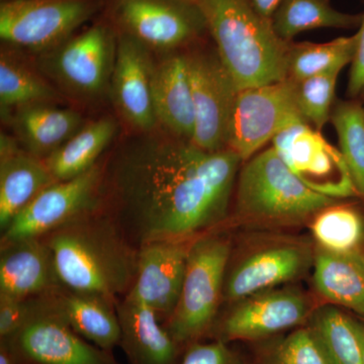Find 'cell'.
<instances>
[{"mask_svg": "<svg viewBox=\"0 0 364 364\" xmlns=\"http://www.w3.org/2000/svg\"><path fill=\"white\" fill-rule=\"evenodd\" d=\"M154 67L148 47L130 33L119 35L109 86L112 100L124 121L145 133L157 123L152 102Z\"/></svg>", "mask_w": 364, "mask_h": 364, "instance_id": "e0dca14e", "label": "cell"}, {"mask_svg": "<svg viewBox=\"0 0 364 364\" xmlns=\"http://www.w3.org/2000/svg\"><path fill=\"white\" fill-rule=\"evenodd\" d=\"M354 256H355L356 258L359 261H360L361 263H363V265L364 267V244L361 247H359L358 250L355 251V252L352 253Z\"/></svg>", "mask_w": 364, "mask_h": 364, "instance_id": "ab89813d", "label": "cell"}, {"mask_svg": "<svg viewBox=\"0 0 364 364\" xmlns=\"http://www.w3.org/2000/svg\"><path fill=\"white\" fill-rule=\"evenodd\" d=\"M188 1L196 2V0H188Z\"/></svg>", "mask_w": 364, "mask_h": 364, "instance_id": "b9f144b4", "label": "cell"}, {"mask_svg": "<svg viewBox=\"0 0 364 364\" xmlns=\"http://www.w3.org/2000/svg\"><path fill=\"white\" fill-rule=\"evenodd\" d=\"M363 14L341 13L330 0H282L272 18L273 30L280 39L293 42L299 33L316 28H355Z\"/></svg>", "mask_w": 364, "mask_h": 364, "instance_id": "484cf974", "label": "cell"}, {"mask_svg": "<svg viewBox=\"0 0 364 364\" xmlns=\"http://www.w3.org/2000/svg\"><path fill=\"white\" fill-rule=\"evenodd\" d=\"M339 150L358 196L364 200V107L359 98L335 102L331 119Z\"/></svg>", "mask_w": 364, "mask_h": 364, "instance_id": "f546056e", "label": "cell"}, {"mask_svg": "<svg viewBox=\"0 0 364 364\" xmlns=\"http://www.w3.org/2000/svg\"><path fill=\"white\" fill-rule=\"evenodd\" d=\"M215 51L238 90L287 79L291 42L280 39L272 21L249 0H196Z\"/></svg>", "mask_w": 364, "mask_h": 364, "instance_id": "3957f363", "label": "cell"}, {"mask_svg": "<svg viewBox=\"0 0 364 364\" xmlns=\"http://www.w3.org/2000/svg\"><path fill=\"white\" fill-rule=\"evenodd\" d=\"M358 49V33L322 44L291 42L287 54V78L299 81L318 74L342 70L353 62Z\"/></svg>", "mask_w": 364, "mask_h": 364, "instance_id": "4316f807", "label": "cell"}, {"mask_svg": "<svg viewBox=\"0 0 364 364\" xmlns=\"http://www.w3.org/2000/svg\"><path fill=\"white\" fill-rule=\"evenodd\" d=\"M117 133L112 117L85 124L44 161L57 181H70L92 168Z\"/></svg>", "mask_w": 364, "mask_h": 364, "instance_id": "d4e9b609", "label": "cell"}, {"mask_svg": "<svg viewBox=\"0 0 364 364\" xmlns=\"http://www.w3.org/2000/svg\"><path fill=\"white\" fill-rule=\"evenodd\" d=\"M358 35V53L351 63L348 86H347V95L349 98H360L364 91V13Z\"/></svg>", "mask_w": 364, "mask_h": 364, "instance_id": "d590c367", "label": "cell"}, {"mask_svg": "<svg viewBox=\"0 0 364 364\" xmlns=\"http://www.w3.org/2000/svg\"><path fill=\"white\" fill-rule=\"evenodd\" d=\"M354 327H355L356 334H358L359 344H360L361 353H363V360L364 364V326L359 324L354 321Z\"/></svg>", "mask_w": 364, "mask_h": 364, "instance_id": "f35d334b", "label": "cell"}, {"mask_svg": "<svg viewBox=\"0 0 364 364\" xmlns=\"http://www.w3.org/2000/svg\"><path fill=\"white\" fill-rule=\"evenodd\" d=\"M299 123L306 121L291 79L239 90L227 148L246 162L280 132Z\"/></svg>", "mask_w": 364, "mask_h": 364, "instance_id": "52a82bcc", "label": "cell"}, {"mask_svg": "<svg viewBox=\"0 0 364 364\" xmlns=\"http://www.w3.org/2000/svg\"><path fill=\"white\" fill-rule=\"evenodd\" d=\"M241 158L177 136L136 138L105 162L102 212L136 249L195 239L226 220Z\"/></svg>", "mask_w": 364, "mask_h": 364, "instance_id": "6da1fadb", "label": "cell"}, {"mask_svg": "<svg viewBox=\"0 0 364 364\" xmlns=\"http://www.w3.org/2000/svg\"><path fill=\"white\" fill-rule=\"evenodd\" d=\"M0 364H18L13 349L4 339H0Z\"/></svg>", "mask_w": 364, "mask_h": 364, "instance_id": "74e56055", "label": "cell"}, {"mask_svg": "<svg viewBox=\"0 0 364 364\" xmlns=\"http://www.w3.org/2000/svg\"><path fill=\"white\" fill-rule=\"evenodd\" d=\"M32 305L33 299H18L0 294V339L11 336L25 324Z\"/></svg>", "mask_w": 364, "mask_h": 364, "instance_id": "e575fe53", "label": "cell"}, {"mask_svg": "<svg viewBox=\"0 0 364 364\" xmlns=\"http://www.w3.org/2000/svg\"><path fill=\"white\" fill-rule=\"evenodd\" d=\"M218 318L212 336L229 343L236 340L255 341L289 328L308 323L314 312L303 294L293 289L263 291L234 303Z\"/></svg>", "mask_w": 364, "mask_h": 364, "instance_id": "5bb4252c", "label": "cell"}, {"mask_svg": "<svg viewBox=\"0 0 364 364\" xmlns=\"http://www.w3.org/2000/svg\"><path fill=\"white\" fill-rule=\"evenodd\" d=\"M11 123L21 147L43 160L85 126L79 112L47 102L18 107Z\"/></svg>", "mask_w": 364, "mask_h": 364, "instance_id": "603a6c76", "label": "cell"}, {"mask_svg": "<svg viewBox=\"0 0 364 364\" xmlns=\"http://www.w3.org/2000/svg\"><path fill=\"white\" fill-rule=\"evenodd\" d=\"M46 294L55 310L81 337L107 350L119 346L121 326L117 301L74 291L63 284Z\"/></svg>", "mask_w": 364, "mask_h": 364, "instance_id": "44dd1931", "label": "cell"}, {"mask_svg": "<svg viewBox=\"0 0 364 364\" xmlns=\"http://www.w3.org/2000/svg\"><path fill=\"white\" fill-rule=\"evenodd\" d=\"M2 1H6V0H2Z\"/></svg>", "mask_w": 364, "mask_h": 364, "instance_id": "7bdbcfd3", "label": "cell"}, {"mask_svg": "<svg viewBox=\"0 0 364 364\" xmlns=\"http://www.w3.org/2000/svg\"><path fill=\"white\" fill-rule=\"evenodd\" d=\"M60 284L54 256L43 237L0 243V294L35 299Z\"/></svg>", "mask_w": 364, "mask_h": 364, "instance_id": "ac0fdd59", "label": "cell"}, {"mask_svg": "<svg viewBox=\"0 0 364 364\" xmlns=\"http://www.w3.org/2000/svg\"><path fill=\"white\" fill-rule=\"evenodd\" d=\"M272 147L304 183L318 193L343 200L358 196L341 152L306 123L280 132Z\"/></svg>", "mask_w": 364, "mask_h": 364, "instance_id": "8fae6325", "label": "cell"}, {"mask_svg": "<svg viewBox=\"0 0 364 364\" xmlns=\"http://www.w3.org/2000/svg\"><path fill=\"white\" fill-rule=\"evenodd\" d=\"M359 100H361V102H363V107H364V91H363V95H361L360 98H359Z\"/></svg>", "mask_w": 364, "mask_h": 364, "instance_id": "60d3db41", "label": "cell"}, {"mask_svg": "<svg viewBox=\"0 0 364 364\" xmlns=\"http://www.w3.org/2000/svg\"><path fill=\"white\" fill-rule=\"evenodd\" d=\"M341 70L327 72L294 81L296 102L306 123L320 131L331 119L335 91Z\"/></svg>", "mask_w": 364, "mask_h": 364, "instance_id": "1f68e13d", "label": "cell"}, {"mask_svg": "<svg viewBox=\"0 0 364 364\" xmlns=\"http://www.w3.org/2000/svg\"><path fill=\"white\" fill-rule=\"evenodd\" d=\"M51 249L60 282L74 291L117 301L138 272L139 249L102 210L43 237Z\"/></svg>", "mask_w": 364, "mask_h": 364, "instance_id": "7a4b0ae2", "label": "cell"}, {"mask_svg": "<svg viewBox=\"0 0 364 364\" xmlns=\"http://www.w3.org/2000/svg\"><path fill=\"white\" fill-rule=\"evenodd\" d=\"M306 326L330 364H363L354 320L341 311L322 306L314 311Z\"/></svg>", "mask_w": 364, "mask_h": 364, "instance_id": "83f0119b", "label": "cell"}, {"mask_svg": "<svg viewBox=\"0 0 364 364\" xmlns=\"http://www.w3.org/2000/svg\"><path fill=\"white\" fill-rule=\"evenodd\" d=\"M57 182L44 160L23 149L18 140L0 138V230L48 186Z\"/></svg>", "mask_w": 364, "mask_h": 364, "instance_id": "ffe728a7", "label": "cell"}, {"mask_svg": "<svg viewBox=\"0 0 364 364\" xmlns=\"http://www.w3.org/2000/svg\"><path fill=\"white\" fill-rule=\"evenodd\" d=\"M6 340L18 364H122L112 350L81 337L55 310L47 294L33 299L32 311Z\"/></svg>", "mask_w": 364, "mask_h": 364, "instance_id": "8992f818", "label": "cell"}, {"mask_svg": "<svg viewBox=\"0 0 364 364\" xmlns=\"http://www.w3.org/2000/svg\"><path fill=\"white\" fill-rule=\"evenodd\" d=\"M93 11L90 0H6L0 6V37L33 51H51Z\"/></svg>", "mask_w": 364, "mask_h": 364, "instance_id": "9c48e42d", "label": "cell"}, {"mask_svg": "<svg viewBox=\"0 0 364 364\" xmlns=\"http://www.w3.org/2000/svg\"><path fill=\"white\" fill-rule=\"evenodd\" d=\"M119 23L146 47L177 49L208 32L200 6L188 0H119Z\"/></svg>", "mask_w": 364, "mask_h": 364, "instance_id": "4fadbf2b", "label": "cell"}, {"mask_svg": "<svg viewBox=\"0 0 364 364\" xmlns=\"http://www.w3.org/2000/svg\"><path fill=\"white\" fill-rule=\"evenodd\" d=\"M181 364H242L240 359L225 342H198L184 351Z\"/></svg>", "mask_w": 364, "mask_h": 364, "instance_id": "836d02e7", "label": "cell"}, {"mask_svg": "<svg viewBox=\"0 0 364 364\" xmlns=\"http://www.w3.org/2000/svg\"><path fill=\"white\" fill-rule=\"evenodd\" d=\"M314 252L298 242L269 244L228 264L224 301L236 303L251 294L298 279L314 262Z\"/></svg>", "mask_w": 364, "mask_h": 364, "instance_id": "9a60e30c", "label": "cell"}, {"mask_svg": "<svg viewBox=\"0 0 364 364\" xmlns=\"http://www.w3.org/2000/svg\"><path fill=\"white\" fill-rule=\"evenodd\" d=\"M122 347L130 364H181L184 350L156 314L131 294L117 299Z\"/></svg>", "mask_w": 364, "mask_h": 364, "instance_id": "d6986e66", "label": "cell"}, {"mask_svg": "<svg viewBox=\"0 0 364 364\" xmlns=\"http://www.w3.org/2000/svg\"><path fill=\"white\" fill-rule=\"evenodd\" d=\"M196 239L151 242L139 249L138 272L128 294L149 306L162 324L178 303Z\"/></svg>", "mask_w": 364, "mask_h": 364, "instance_id": "2e32d148", "label": "cell"}, {"mask_svg": "<svg viewBox=\"0 0 364 364\" xmlns=\"http://www.w3.org/2000/svg\"><path fill=\"white\" fill-rule=\"evenodd\" d=\"M312 232L318 247L351 254L364 244V218L358 208L334 203L313 218Z\"/></svg>", "mask_w": 364, "mask_h": 364, "instance_id": "f1b7e54d", "label": "cell"}, {"mask_svg": "<svg viewBox=\"0 0 364 364\" xmlns=\"http://www.w3.org/2000/svg\"><path fill=\"white\" fill-rule=\"evenodd\" d=\"M267 364H330L313 333L305 328L296 330L272 349Z\"/></svg>", "mask_w": 364, "mask_h": 364, "instance_id": "d6a6232c", "label": "cell"}, {"mask_svg": "<svg viewBox=\"0 0 364 364\" xmlns=\"http://www.w3.org/2000/svg\"><path fill=\"white\" fill-rule=\"evenodd\" d=\"M116 54L114 33L107 26L97 25L51 50L44 66L69 93L93 100L111 86Z\"/></svg>", "mask_w": 364, "mask_h": 364, "instance_id": "30bf717a", "label": "cell"}, {"mask_svg": "<svg viewBox=\"0 0 364 364\" xmlns=\"http://www.w3.org/2000/svg\"><path fill=\"white\" fill-rule=\"evenodd\" d=\"M254 9L263 18L272 21L273 14L279 9L282 0H249Z\"/></svg>", "mask_w": 364, "mask_h": 364, "instance_id": "8d00e7d4", "label": "cell"}, {"mask_svg": "<svg viewBox=\"0 0 364 364\" xmlns=\"http://www.w3.org/2000/svg\"><path fill=\"white\" fill-rule=\"evenodd\" d=\"M105 162L70 181L48 186L1 232L0 243L44 237L79 218L102 210Z\"/></svg>", "mask_w": 364, "mask_h": 364, "instance_id": "ba28073f", "label": "cell"}, {"mask_svg": "<svg viewBox=\"0 0 364 364\" xmlns=\"http://www.w3.org/2000/svg\"><path fill=\"white\" fill-rule=\"evenodd\" d=\"M55 97L56 92L44 79L2 53L0 58V104L2 109L42 104Z\"/></svg>", "mask_w": 364, "mask_h": 364, "instance_id": "4dcf8cb0", "label": "cell"}, {"mask_svg": "<svg viewBox=\"0 0 364 364\" xmlns=\"http://www.w3.org/2000/svg\"><path fill=\"white\" fill-rule=\"evenodd\" d=\"M338 202L306 186L270 147L251 157L239 172L235 210L240 221L289 225Z\"/></svg>", "mask_w": 364, "mask_h": 364, "instance_id": "277c9868", "label": "cell"}, {"mask_svg": "<svg viewBox=\"0 0 364 364\" xmlns=\"http://www.w3.org/2000/svg\"><path fill=\"white\" fill-rule=\"evenodd\" d=\"M152 102L157 122L170 135L193 141L196 114L186 55L169 57L154 67Z\"/></svg>", "mask_w": 364, "mask_h": 364, "instance_id": "7402d4cb", "label": "cell"}, {"mask_svg": "<svg viewBox=\"0 0 364 364\" xmlns=\"http://www.w3.org/2000/svg\"><path fill=\"white\" fill-rule=\"evenodd\" d=\"M313 265L314 287L323 299L364 316V267L353 254L317 246Z\"/></svg>", "mask_w": 364, "mask_h": 364, "instance_id": "cb8c5ba5", "label": "cell"}, {"mask_svg": "<svg viewBox=\"0 0 364 364\" xmlns=\"http://www.w3.org/2000/svg\"><path fill=\"white\" fill-rule=\"evenodd\" d=\"M231 252V242L217 230L198 237L191 245L178 303L162 324L184 351L212 334L224 301Z\"/></svg>", "mask_w": 364, "mask_h": 364, "instance_id": "5b68a950", "label": "cell"}, {"mask_svg": "<svg viewBox=\"0 0 364 364\" xmlns=\"http://www.w3.org/2000/svg\"><path fill=\"white\" fill-rule=\"evenodd\" d=\"M195 107L193 142L210 152L226 149L238 88L217 51L186 55Z\"/></svg>", "mask_w": 364, "mask_h": 364, "instance_id": "7c38bea8", "label": "cell"}]
</instances>
